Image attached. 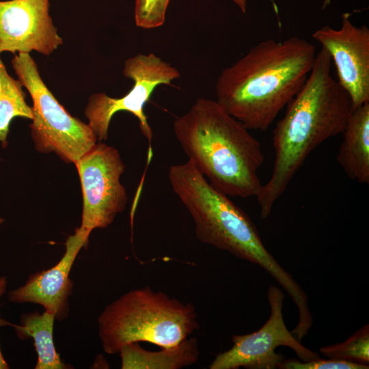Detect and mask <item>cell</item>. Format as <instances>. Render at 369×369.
<instances>
[{
	"label": "cell",
	"instance_id": "20",
	"mask_svg": "<svg viewBox=\"0 0 369 369\" xmlns=\"http://www.w3.org/2000/svg\"><path fill=\"white\" fill-rule=\"evenodd\" d=\"M239 8L243 13L246 12L247 10V0H232ZM273 1V0H271Z\"/></svg>",
	"mask_w": 369,
	"mask_h": 369
},
{
	"label": "cell",
	"instance_id": "19",
	"mask_svg": "<svg viewBox=\"0 0 369 369\" xmlns=\"http://www.w3.org/2000/svg\"><path fill=\"white\" fill-rule=\"evenodd\" d=\"M280 369H368V364L348 360L319 358L301 361L296 359H283L278 365Z\"/></svg>",
	"mask_w": 369,
	"mask_h": 369
},
{
	"label": "cell",
	"instance_id": "8",
	"mask_svg": "<svg viewBox=\"0 0 369 369\" xmlns=\"http://www.w3.org/2000/svg\"><path fill=\"white\" fill-rule=\"evenodd\" d=\"M74 164L83 199L81 225L77 229L89 237L93 230L107 227L124 210L127 195L120 177L125 167L118 150L102 142Z\"/></svg>",
	"mask_w": 369,
	"mask_h": 369
},
{
	"label": "cell",
	"instance_id": "16",
	"mask_svg": "<svg viewBox=\"0 0 369 369\" xmlns=\"http://www.w3.org/2000/svg\"><path fill=\"white\" fill-rule=\"evenodd\" d=\"M19 80L12 78L0 58V143L8 145L11 121L16 117L32 120V107L25 100L26 94Z\"/></svg>",
	"mask_w": 369,
	"mask_h": 369
},
{
	"label": "cell",
	"instance_id": "9",
	"mask_svg": "<svg viewBox=\"0 0 369 369\" xmlns=\"http://www.w3.org/2000/svg\"><path fill=\"white\" fill-rule=\"evenodd\" d=\"M284 294L271 285L267 290L271 314L258 331L245 335H234L232 346L217 355L210 369H275L284 357L275 352L277 347L292 348L303 361L319 358L318 353L303 346L286 327L282 314Z\"/></svg>",
	"mask_w": 369,
	"mask_h": 369
},
{
	"label": "cell",
	"instance_id": "1",
	"mask_svg": "<svg viewBox=\"0 0 369 369\" xmlns=\"http://www.w3.org/2000/svg\"><path fill=\"white\" fill-rule=\"evenodd\" d=\"M331 66V57L321 46L305 82L275 127L272 172L256 197L262 219L270 215L309 154L325 140L341 134L346 126L353 105L333 78Z\"/></svg>",
	"mask_w": 369,
	"mask_h": 369
},
{
	"label": "cell",
	"instance_id": "13",
	"mask_svg": "<svg viewBox=\"0 0 369 369\" xmlns=\"http://www.w3.org/2000/svg\"><path fill=\"white\" fill-rule=\"evenodd\" d=\"M337 160L348 177L369 183V102L353 108L342 133Z\"/></svg>",
	"mask_w": 369,
	"mask_h": 369
},
{
	"label": "cell",
	"instance_id": "23",
	"mask_svg": "<svg viewBox=\"0 0 369 369\" xmlns=\"http://www.w3.org/2000/svg\"><path fill=\"white\" fill-rule=\"evenodd\" d=\"M3 219H1V218H0V224H1V223H3Z\"/></svg>",
	"mask_w": 369,
	"mask_h": 369
},
{
	"label": "cell",
	"instance_id": "12",
	"mask_svg": "<svg viewBox=\"0 0 369 369\" xmlns=\"http://www.w3.org/2000/svg\"><path fill=\"white\" fill-rule=\"evenodd\" d=\"M88 238L77 229L66 243V251L53 267L29 275L26 282L8 293L13 303H33L53 313L62 321L68 316L69 297L72 294L73 282L69 274L81 249L87 245Z\"/></svg>",
	"mask_w": 369,
	"mask_h": 369
},
{
	"label": "cell",
	"instance_id": "2",
	"mask_svg": "<svg viewBox=\"0 0 369 369\" xmlns=\"http://www.w3.org/2000/svg\"><path fill=\"white\" fill-rule=\"evenodd\" d=\"M316 55L299 37L261 41L221 71L216 101L249 130L265 131L305 82Z\"/></svg>",
	"mask_w": 369,
	"mask_h": 369
},
{
	"label": "cell",
	"instance_id": "3",
	"mask_svg": "<svg viewBox=\"0 0 369 369\" xmlns=\"http://www.w3.org/2000/svg\"><path fill=\"white\" fill-rule=\"evenodd\" d=\"M174 132L189 161L228 197H256L264 156L260 142L216 100L200 98L176 118Z\"/></svg>",
	"mask_w": 369,
	"mask_h": 369
},
{
	"label": "cell",
	"instance_id": "4",
	"mask_svg": "<svg viewBox=\"0 0 369 369\" xmlns=\"http://www.w3.org/2000/svg\"><path fill=\"white\" fill-rule=\"evenodd\" d=\"M168 179L191 215L199 241L264 269L290 296L298 308L299 320L311 318L307 295L266 249L245 211L214 188L189 160L172 165Z\"/></svg>",
	"mask_w": 369,
	"mask_h": 369
},
{
	"label": "cell",
	"instance_id": "5",
	"mask_svg": "<svg viewBox=\"0 0 369 369\" xmlns=\"http://www.w3.org/2000/svg\"><path fill=\"white\" fill-rule=\"evenodd\" d=\"M103 351L118 353L128 344L174 346L198 329L195 308L150 287L132 290L108 304L98 318Z\"/></svg>",
	"mask_w": 369,
	"mask_h": 369
},
{
	"label": "cell",
	"instance_id": "7",
	"mask_svg": "<svg viewBox=\"0 0 369 369\" xmlns=\"http://www.w3.org/2000/svg\"><path fill=\"white\" fill-rule=\"evenodd\" d=\"M123 74L133 81L131 90L121 98H112L104 92L90 96L85 115L99 142L106 140L110 121L118 111H128L139 120V128L151 143L153 133L144 113V107L155 88L170 85L178 79L180 72L169 63L152 53H138L124 62Z\"/></svg>",
	"mask_w": 369,
	"mask_h": 369
},
{
	"label": "cell",
	"instance_id": "22",
	"mask_svg": "<svg viewBox=\"0 0 369 369\" xmlns=\"http://www.w3.org/2000/svg\"><path fill=\"white\" fill-rule=\"evenodd\" d=\"M8 368H9V366L5 361L2 355L1 347H0V369H8Z\"/></svg>",
	"mask_w": 369,
	"mask_h": 369
},
{
	"label": "cell",
	"instance_id": "11",
	"mask_svg": "<svg viewBox=\"0 0 369 369\" xmlns=\"http://www.w3.org/2000/svg\"><path fill=\"white\" fill-rule=\"evenodd\" d=\"M49 0L0 1V54L2 52L45 55L63 43L49 12Z\"/></svg>",
	"mask_w": 369,
	"mask_h": 369
},
{
	"label": "cell",
	"instance_id": "10",
	"mask_svg": "<svg viewBox=\"0 0 369 369\" xmlns=\"http://www.w3.org/2000/svg\"><path fill=\"white\" fill-rule=\"evenodd\" d=\"M312 37L329 54L337 81L350 96L353 108L369 102V29L353 25L344 13L340 29L326 25Z\"/></svg>",
	"mask_w": 369,
	"mask_h": 369
},
{
	"label": "cell",
	"instance_id": "17",
	"mask_svg": "<svg viewBox=\"0 0 369 369\" xmlns=\"http://www.w3.org/2000/svg\"><path fill=\"white\" fill-rule=\"evenodd\" d=\"M320 352L329 359L348 360L365 364H368V325L359 329L342 343L320 348Z\"/></svg>",
	"mask_w": 369,
	"mask_h": 369
},
{
	"label": "cell",
	"instance_id": "21",
	"mask_svg": "<svg viewBox=\"0 0 369 369\" xmlns=\"http://www.w3.org/2000/svg\"><path fill=\"white\" fill-rule=\"evenodd\" d=\"M7 283L8 282L5 277H0V297L6 291Z\"/></svg>",
	"mask_w": 369,
	"mask_h": 369
},
{
	"label": "cell",
	"instance_id": "15",
	"mask_svg": "<svg viewBox=\"0 0 369 369\" xmlns=\"http://www.w3.org/2000/svg\"><path fill=\"white\" fill-rule=\"evenodd\" d=\"M55 316L45 310L33 312L20 316V325H12L17 336L21 339L31 338L38 355L36 369L70 368L61 359L53 340V325Z\"/></svg>",
	"mask_w": 369,
	"mask_h": 369
},
{
	"label": "cell",
	"instance_id": "6",
	"mask_svg": "<svg viewBox=\"0 0 369 369\" xmlns=\"http://www.w3.org/2000/svg\"><path fill=\"white\" fill-rule=\"evenodd\" d=\"M11 64L32 98L33 117L29 127L36 149L43 153L54 152L66 163H75L97 144L92 130L72 116L55 98L29 53L14 55Z\"/></svg>",
	"mask_w": 369,
	"mask_h": 369
},
{
	"label": "cell",
	"instance_id": "18",
	"mask_svg": "<svg viewBox=\"0 0 369 369\" xmlns=\"http://www.w3.org/2000/svg\"><path fill=\"white\" fill-rule=\"evenodd\" d=\"M170 0H135V22L137 27L155 29L163 25Z\"/></svg>",
	"mask_w": 369,
	"mask_h": 369
},
{
	"label": "cell",
	"instance_id": "14",
	"mask_svg": "<svg viewBox=\"0 0 369 369\" xmlns=\"http://www.w3.org/2000/svg\"><path fill=\"white\" fill-rule=\"evenodd\" d=\"M159 351H149L138 342L121 348L119 354L122 369H179L191 366L200 357L197 340L187 338L178 344L162 348Z\"/></svg>",
	"mask_w": 369,
	"mask_h": 369
}]
</instances>
